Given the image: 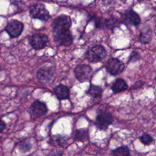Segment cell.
<instances>
[{
    "instance_id": "obj_1",
    "label": "cell",
    "mask_w": 156,
    "mask_h": 156,
    "mask_svg": "<svg viewBox=\"0 0 156 156\" xmlns=\"http://www.w3.org/2000/svg\"><path fill=\"white\" fill-rule=\"evenodd\" d=\"M107 55L105 48L101 45H96L88 49L85 54V58L91 63H98L102 61Z\"/></svg>"
},
{
    "instance_id": "obj_2",
    "label": "cell",
    "mask_w": 156,
    "mask_h": 156,
    "mask_svg": "<svg viewBox=\"0 0 156 156\" xmlns=\"http://www.w3.org/2000/svg\"><path fill=\"white\" fill-rule=\"evenodd\" d=\"M71 26V18L65 15H60L55 18L51 24L52 29L56 34L69 30Z\"/></svg>"
},
{
    "instance_id": "obj_3",
    "label": "cell",
    "mask_w": 156,
    "mask_h": 156,
    "mask_svg": "<svg viewBox=\"0 0 156 156\" xmlns=\"http://www.w3.org/2000/svg\"><path fill=\"white\" fill-rule=\"evenodd\" d=\"M76 78L80 82L88 81L93 75V69L87 65H79L74 69Z\"/></svg>"
},
{
    "instance_id": "obj_4",
    "label": "cell",
    "mask_w": 156,
    "mask_h": 156,
    "mask_svg": "<svg viewBox=\"0 0 156 156\" xmlns=\"http://www.w3.org/2000/svg\"><path fill=\"white\" fill-rule=\"evenodd\" d=\"M30 15L33 18L47 21L49 18V13L45 5L41 3L33 5L30 9Z\"/></svg>"
},
{
    "instance_id": "obj_5",
    "label": "cell",
    "mask_w": 156,
    "mask_h": 156,
    "mask_svg": "<svg viewBox=\"0 0 156 156\" xmlns=\"http://www.w3.org/2000/svg\"><path fill=\"white\" fill-rule=\"evenodd\" d=\"M55 76V68L52 66H44L41 67L37 73L38 80L43 83L52 81Z\"/></svg>"
},
{
    "instance_id": "obj_6",
    "label": "cell",
    "mask_w": 156,
    "mask_h": 156,
    "mask_svg": "<svg viewBox=\"0 0 156 156\" xmlns=\"http://www.w3.org/2000/svg\"><path fill=\"white\" fill-rule=\"evenodd\" d=\"M105 68L108 73L111 75L116 76L123 71L124 64L118 58H111L107 61Z\"/></svg>"
},
{
    "instance_id": "obj_7",
    "label": "cell",
    "mask_w": 156,
    "mask_h": 156,
    "mask_svg": "<svg viewBox=\"0 0 156 156\" xmlns=\"http://www.w3.org/2000/svg\"><path fill=\"white\" fill-rule=\"evenodd\" d=\"M113 121L110 113L106 112H99L96 118V124L101 130H105Z\"/></svg>"
},
{
    "instance_id": "obj_8",
    "label": "cell",
    "mask_w": 156,
    "mask_h": 156,
    "mask_svg": "<svg viewBox=\"0 0 156 156\" xmlns=\"http://www.w3.org/2000/svg\"><path fill=\"white\" fill-rule=\"evenodd\" d=\"M23 27L24 26L21 22L13 20L8 23L5 27V30L10 37L15 38L20 35L23 32Z\"/></svg>"
},
{
    "instance_id": "obj_9",
    "label": "cell",
    "mask_w": 156,
    "mask_h": 156,
    "mask_svg": "<svg viewBox=\"0 0 156 156\" xmlns=\"http://www.w3.org/2000/svg\"><path fill=\"white\" fill-rule=\"evenodd\" d=\"M48 42V37L43 34H35L32 35L29 38L30 46L35 49L44 48Z\"/></svg>"
},
{
    "instance_id": "obj_10",
    "label": "cell",
    "mask_w": 156,
    "mask_h": 156,
    "mask_svg": "<svg viewBox=\"0 0 156 156\" xmlns=\"http://www.w3.org/2000/svg\"><path fill=\"white\" fill-rule=\"evenodd\" d=\"M48 112L47 107L44 103L40 101H35L29 108V113L34 117L44 116Z\"/></svg>"
},
{
    "instance_id": "obj_11",
    "label": "cell",
    "mask_w": 156,
    "mask_h": 156,
    "mask_svg": "<svg viewBox=\"0 0 156 156\" xmlns=\"http://www.w3.org/2000/svg\"><path fill=\"white\" fill-rule=\"evenodd\" d=\"M55 44L58 46H68L73 43V38L69 30L56 34L54 38Z\"/></svg>"
},
{
    "instance_id": "obj_12",
    "label": "cell",
    "mask_w": 156,
    "mask_h": 156,
    "mask_svg": "<svg viewBox=\"0 0 156 156\" xmlns=\"http://www.w3.org/2000/svg\"><path fill=\"white\" fill-rule=\"evenodd\" d=\"M123 18L128 23L133 26H138L141 21L139 15L133 10H130L126 12L124 15Z\"/></svg>"
},
{
    "instance_id": "obj_13",
    "label": "cell",
    "mask_w": 156,
    "mask_h": 156,
    "mask_svg": "<svg viewBox=\"0 0 156 156\" xmlns=\"http://www.w3.org/2000/svg\"><path fill=\"white\" fill-rule=\"evenodd\" d=\"M54 92L60 100L67 99L69 96V91L68 87L63 84H60L54 88Z\"/></svg>"
},
{
    "instance_id": "obj_14",
    "label": "cell",
    "mask_w": 156,
    "mask_h": 156,
    "mask_svg": "<svg viewBox=\"0 0 156 156\" xmlns=\"http://www.w3.org/2000/svg\"><path fill=\"white\" fill-rule=\"evenodd\" d=\"M127 88L128 85L126 81L121 78H119L114 82L112 85L111 89L114 93H118L126 90Z\"/></svg>"
},
{
    "instance_id": "obj_15",
    "label": "cell",
    "mask_w": 156,
    "mask_h": 156,
    "mask_svg": "<svg viewBox=\"0 0 156 156\" xmlns=\"http://www.w3.org/2000/svg\"><path fill=\"white\" fill-rule=\"evenodd\" d=\"M68 139L65 136L60 135H53L50 140L51 144L54 146L58 147H65L66 145Z\"/></svg>"
},
{
    "instance_id": "obj_16",
    "label": "cell",
    "mask_w": 156,
    "mask_h": 156,
    "mask_svg": "<svg viewBox=\"0 0 156 156\" xmlns=\"http://www.w3.org/2000/svg\"><path fill=\"white\" fill-rule=\"evenodd\" d=\"M102 88L96 85H91L90 86L89 89L87 91V94H88L89 96L93 98H101L102 96Z\"/></svg>"
},
{
    "instance_id": "obj_17",
    "label": "cell",
    "mask_w": 156,
    "mask_h": 156,
    "mask_svg": "<svg viewBox=\"0 0 156 156\" xmlns=\"http://www.w3.org/2000/svg\"><path fill=\"white\" fill-rule=\"evenodd\" d=\"M88 138V130L85 129H80L76 130L74 140L77 141L84 142Z\"/></svg>"
},
{
    "instance_id": "obj_18",
    "label": "cell",
    "mask_w": 156,
    "mask_h": 156,
    "mask_svg": "<svg viewBox=\"0 0 156 156\" xmlns=\"http://www.w3.org/2000/svg\"><path fill=\"white\" fill-rule=\"evenodd\" d=\"M112 154L115 156H127L130 154V151L127 146H122L113 150Z\"/></svg>"
},
{
    "instance_id": "obj_19",
    "label": "cell",
    "mask_w": 156,
    "mask_h": 156,
    "mask_svg": "<svg viewBox=\"0 0 156 156\" xmlns=\"http://www.w3.org/2000/svg\"><path fill=\"white\" fill-rule=\"evenodd\" d=\"M152 30L150 29L141 32L140 35V41L143 44L149 43L152 39Z\"/></svg>"
},
{
    "instance_id": "obj_20",
    "label": "cell",
    "mask_w": 156,
    "mask_h": 156,
    "mask_svg": "<svg viewBox=\"0 0 156 156\" xmlns=\"http://www.w3.org/2000/svg\"><path fill=\"white\" fill-rule=\"evenodd\" d=\"M140 140L141 142L144 145H149L154 141V138H152V136L148 133L143 134L140 136Z\"/></svg>"
},
{
    "instance_id": "obj_21",
    "label": "cell",
    "mask_w": 156,
    "mask_h": 156,
    "mask_svg": "<svg viewBox=\"0 0 156 156\" xmlns=\"http://www.w3.org/2000/svg\"><path fill=\"white\" fill-rule=\"evenodd\" d=\"M31 149V145L28 142H23L19 146V149L22 152H26Z\"/></svg>"
},
{
    "instance_id": "obj_22",
    "label": "cell",
    "mask_w": 156,
    "mask_h": 156,
    "mask_svg": "<svg viewBox=\"0 0 156 156\" xmlns=\"http://www.w3.org/2000/svg\"><path fill=\"white\" fill-rule=\"evenodd\" d=\"M140 55L138 54V52L135 51H133L132 52V53L130 55L129 61L132 62H135L138 60L140 59Z\"/></svg>"
},
{
    "instance_id": "obj_23",
    "label": "cell",
    "mask_w": 156,
    "mask_h": 156,
    "mask_svg": "<svg viewBox=\"0 0 156 156\" xmlns=\"http://www.w3.org/2000/svg\"><path fill=\"white\" fill-rule=\"evenodd\" d=\"M5 124L4 123V121H2V120H0V133H1L4 129H5Z\"/></svg>"
},
{
    "instance_id": "obj_24",
    "label": "cell",
    "mask_w": 156,
    "mask_h": 156,
    "mask_svg": "<svg viewBox=\"0 0 156 156\" xmlns=\"http://www.w3.org/2000/svg\"><path fill=\"white\" fill-rule=\"evenodd\" d=\"M154 34H155V35H156V24H155V27H154Z\"/></svg>"
},
{
    "instance_id": "obj_25",
    "label": "cell",
    "mask_w": 156,
    "mask_h": 156,
    "mask_svg": "<svg viewBox=\"0 0 156 156\" xmlns=\"http://www.w3.org/2000/svg\"><path fill=\"white\" fill-rule=\"evenodd\" d=\"M1 140H2V138H1V136H0V142L1 141Z\"/></svg>"
},
{
    "instance_id": "obj_26",
    "label": "cell",
    "mask_w": 156,
    "mask_h": 156,
    "mask_svg": "<svg viewBox=\"0 0 156 156\" xmlns=\"http://www.w3.org/2000/svg\"><path fill=\"white\" fill-rule=\"evenodd\" d=\"M155 79H156V76H155Z\"/></svg>"
}]
</instances>
